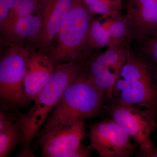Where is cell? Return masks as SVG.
Masks as SVG:
<instances>
[{
    "label": "cell",
    "instance_id": "1",
    "mask_svg": "<svg viewBox=\"0 0 157 157\" xmlns=\"http://www.w3.org/2000/svg\"><path fill=\"white\" fill-rule=\"evenodd\" d=\"M83 61L57 65L47 83L27 113L19 118L22 129V146L18 157H34L31 145L40 129L56 107L69 86L83 71Z\"/></svg>",
    "mask_w": 157,
    "mask_h": 157
},
{
    "label": "cell",
    "instance_id": "2",
    "mask_svg": "<svg viewBox=\"0 0 157 157\" xmlns=\"http://www.w3.org/2000/svg\"><path fill=\"white\" fill-rule=\"evenodd\" d=\"M127 42L126 59L107 97L113 102L157 109V67L143 54L135 53Z\"/></svg>",
    "mask_w": 157,
    "mask_h": 157
},
{
    "label": "cell",
    "instance_id": "3",
    "mask_svg": "<svg viewBox=\"0 0 157 157\" xmlns=\"http://www.w3.org/2000/svg\"><path fill=\"white\" fill-rule=\"evenodd\" d=\"M105 95L83 71L66 90L38 135L95 116L104 107Z\"/></svg>",
    "mask_w": 157,
    "mask_h": 157
},
{
    "label": "cell",
    "instance_id": "4",
    "mask_svg": "<svg viewBox=\"0 0 157 157\" xmlns=\"http://www.w3.org/2000/svg\"><path fill=\"white\" fill-rule=\"evenodd\" d=\"M92 14L82 0L74 1L47 55L56 64L67 61H84L89 56L86 50L89 47Z\"/></svg>",
    "mask_w": 157,
    "mask_h": 157
},
{
    "label": "cell",
    "instance_id": "5",
    "mask_svg": "<svg viewBox=\"0 0 157 157\" xmlns=\"http://www.w3.org/2000/svg\"><path fill=\"white\" fill-rule=\"evenodd\" d=\"M31 54L21 46L11 47L0 63V99L6 107L15 108L28 104L24 80Z\"/></svg>",
    "mask_w": 157,
    "mask_h": 157
},
{
    "label": "cell",
    "instance_id": "6",
    "mask_svg": "<svg viewBox=\"0 0 157 157\" xmlns=\"http://www.w3.org/2000/svg\"><path fill=\"white\" fill-rule=\"evenodd\" d=\"M106 108L113 119L139 145L140 155L154 145L151 135L156 127V110L112 101Z\"/></svg>",
    "mask_w": 157,
    "mask_h": 157
},
{
    "label": "cell",
    "instance_id": "7",
    "mask_svg": "<svg viewBox=\"0 0 157 157\" xmlns=\"http://www.w3.org/2000/svg\"><path fill=\"white\" fill-rule=\"evenodd\" d=\"M90 144L101 157L130 156L135 148L131 137L113 119L89 126Z\"/></svg>",
    "mask_w": 157,
    "mask_h": 157
},
{
    "label": "cell",
    "instance_id": "8",
    "mask_svg": "<svg viewBox=\"0 0 157 157\" xmlns=\"http://www.w3.org/2000/svg\"><path fill=\"white\" fill-rule=\"evenodd\" d=\"M127 42H137L157 35V0H126Z\"/></svg>",
    "mask_w": 157,
    "mask_h": 157
},
{
    "label": "cell",
    "instance_id": "9",
    "mask_svg": "<svg viewBox=\"0 0 157 157\" xmlns=\"http://www.w3.org/2000/svg\"><path fill=\"white\" fill-rule=\"evenodd\" d=\"M85 135L84 122L79 121L69 128L55 129L38 135L42 157H64L80 145Z\"/></svg>",
    "mask_w": 157,
    "mask_h": 157
},
{
    "label": "cell",
    "instance_id": "10",
    "mask_svg": "<svg viewBox=\"0 0 157 157\" xmlns=\"http://www.w3.org/2000/svg\"><path fill=\"white\" fill-rule=\"evenodd\" d=\"M75 0H47L37 46L43 52L50 48Z\"/></svg>",
    "mask_w": 157,
    "mask_h": 157
},
{
    "label": "cell",
    "instance_id": "11",
    "mask_svg": "<svg viewBox=\"0 0 157 157\" xmlns=\"http://www.w3.org/2000/svg\"><path fill=\"white\" fill-rule=\"evenodd\" d=\"M56 66L46 54H31L24 80L25 91L30 101L45 86Z\"/></svg>",
    "mask_w": 157,
    "mask_h": 157
},
{
    "label": "cell",
    "instance_id": "12",
    "mask_svg": "<svg viewBox=\"0 0 157 157\" xmlns=\"http://www.w3.org/2000/svg\"><path fill=\"white\" fill-rule=\"evenodd\" d=\"M42 26V19L33 14L21 17L14 23L7 35L19 38L39 36Z\"/></svg>",
    "mask_w": 157,
    "mask_h": 157
},
{
    "label": "cell",
    "instance_id": "13",
    "mask_svg": "<svg viewBox=\"0 0 157 157\" xmlns=\"http://www.w3.org/2000/svg\"><path fill=\"white\" fill-rule=\"evenodd\" d=\"M23 135L19 117L10 127L0 131V157H7L13 149L22 142Z\"/></svg>",
    "mask_w": 157,
    "mask_h": 157
},
{
    "label": "cell",
    "instance_id": "14",
    "mask_svg": "<svg viewBox=\"0 0 157 157\" xmlns=\"http://www.w3.org/2000/svg\"><path fill=\"white\" fill-rule=\"evenodd\" d=\"M37 3L38 0H16L8 18L1 25V29L7 34L17 19L33 14L36 9Z\"/></svg>",
    "mask_w": 157,
    "mask_h": 157
},
{
    "label": "cell",
    "instance_id": "15",
    "mask_svg": "<svg viewBox=\"0 0 157 157\" xmlns=\"http://www.w3.org/2000/svg\"><path fill=\"white\" fill-rule=\"evenodd\" d=\"M92 14L102 15L103 18L121 13L124 0H82Z\"/></svg>",
    "mask_w": 157,
    "mask_h": 157
},
{
    "label": "cell",
    "instance_id": "16",
    "mask_svg": "<svg viewBox=\"0 0 157 157\" xmlns=\"http://www.w3.org/2000/svg\"><path fill=\"white\" fill-rule=\"evenodd\" d=\"M89 47L101 48L112 46V40L109 33L101 21L93 20L88 37Z\"/></svg>",
    "mask_w": 157,
    "mask_h": 157
},
{
    "label": "cell",
    "instance_id": "17",
    "mask_svg": "<svg viewBox=\"0 0 157 157\" xmlns=\"http://www.w3.org/2000/svg\"><path fill=\"white\" fill-rule=\"evenodd\" d=\"M127 41L107 48L101 53L107 67L120 71L127 56Z\"/></svg>",
    "mask_w": 157,
    "mask_h": 157
},
{
    "label": "cell",
    "instance_id": "18",
    "mask_svg": "<svg viewBox=\"0 0 157 157\" xmlns=\"http://www.w3.org/2000/svg\"><path fill=\"white\" fill-rule=\"evenodd\" d=\"M110 24L104 25L109 33L112 40V46L120 43L127 42L128 30L124 14L122 13L114 16L108 17Z\"/></svg>",
    "mask_w": 157,
    "mask_h": 157
},
{
    "label": "cell",
    "instance_id": "19",
    "mask_svg": "<svg viewBox=\"0 0 157 157\" xmlns=\"http://www.w3.org/2000/svg\"><path fill=\"white\" fill-rule=\"evenodd\" d=\"M120 71L108 68L94 77H90L94 84L106 95L110 91L117 80Z\"/></svg>",
    "mask_w": 157,
    "mask_h": 157
},
{
    "label": "cell",
    "instance_id": "20",
    "mask_svg": "<svg viewBox=\"0 0 157 157\" xmlns=\"http://www.w3.org/2000/svg\"><path fill=\"white\" fill-rule=\"evenodd\" d=\"M137 43L140 52L157 67V35Z\"/></svg>",
    "mask_w": 157,
    "mask_h": 157
},
{
    "label": "cell",
    "instance_id": "21",
    "mask_svg": "<svg viewBox=\"0 0 157 157\" xmlns=\"http://www.w3.org/2000/svg\"><path fill=\"white\" fill-rule=\"evenodd\" d=\"M18 117L7 111V109H1L0 112V131L10 127L18 119Z\"/></svg>",
    "mask_w": 157,
    "mask_h": 157
},
{
    "label": "cell",
    "instance_id": "22",
    "mask_svg": "<svg viewBox=\"0 0 157 157\" xmlns=\"http://www.w3.org/2000/svg\"><path fill=\"white\" fill-rule=\"evenodd\" d=\"M16 0H0V23L1 25L6 21Z\"/></svg>",
    "mask_w": 157,
    "mask_h": 157
},
{
    "label": "cell",
    "instance_id": "23",
    "mask_svg": "<svg viewBox=\"0 0 157 157\" xmlns=\"http://www.w3.org/2000/svg\"><path fill=\"white\" fill-rule=\"evenodd\" d=\"M93 147L90 144L86 146L83 144H80L76 149L65 155L64 157H88L90 156V153Z\"/></svg>",
    "mask_w": 157,
    "mask_h": 157
},
{
    "label": "cell",
    "instance_id": "24",
    "mask_svg": "<svg viewBox=\"0 0 157 157\" xmlns=\"http://www.w3.org/2000/svg\"><path fill=\"white\" fill-rule=\"evenodd\" d=\"M142 157H157V146L153 145L151 147L140 155Z\"/></svg>",
    "mask_w": 157,
    "mask_h": 157
}]
</instances>
